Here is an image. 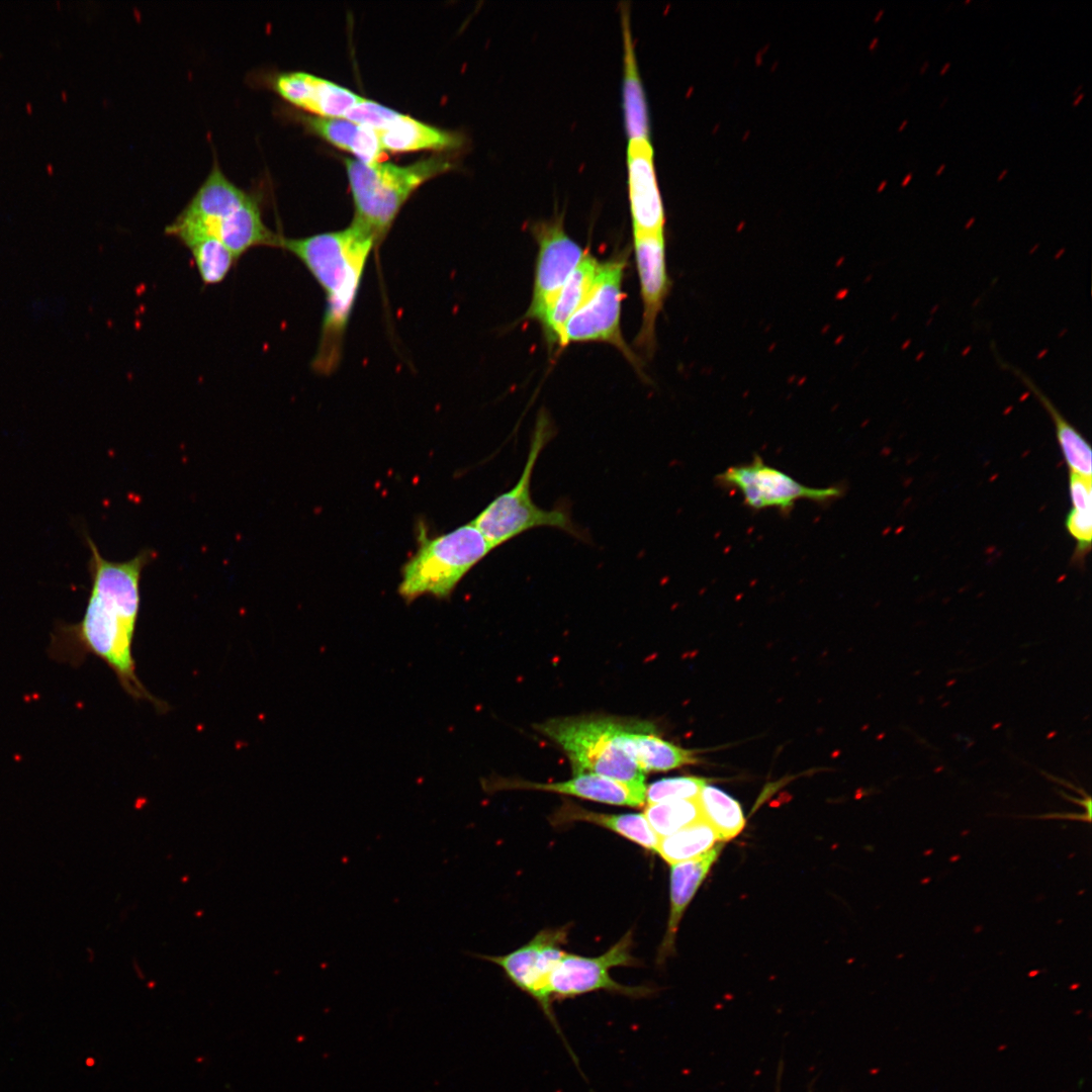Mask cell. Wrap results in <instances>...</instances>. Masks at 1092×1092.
Masks as SVG:
<instances>
[{"label":"cell","mask_w":1092,"mask_h":1092,"mask_svg":"<svg viewBox=\"0 0 1092 1092\" xmlns=\"http://www.w3.org/2000/svg\"><path fill=\"white\" fill-rule=\"evenodd\" d=\"M944 169H945V164H941V165H940V166H939V167L937 168V170H936V172H935V175H936V176H939V175H941V173L943 172V170H944Z\"/></svg>","instance_id":"8d00e7d4"},{"label":"cell","mask_w":1092,"mask_h":1092,"mask_svg":"<svg viewBox=\"0 0 1092 1092\" xmlns=\"http://www.w3.org/2000/svg\"><path fill=\"white\" fill-rule=\"evenodd\" d=\"M1007 173H1008V169H1004V170H1003V171H1002V172H1001V173L999 174V176H998V178H997V181H998V182L1002 181V180L1004 179V177L1006 176V174H1007Z\"/></svg>","instance_id":"d590c367"},{"label":"cell","mask_w":1092,"mask_h":1092,"mask_svg":"<svg viewBox=\"0 0 1092 1092\" xmlns=\"http://www.w3.org/2000/svg\"><path fill=\"white\" fill-rule=\"evenodd\" d=\"M1082 88H1083V85H1079V86H1078V87H1077V88L1075 89V91L1073 92V95H1074V96H1077V95H1078V93H1079V91H1080V90H1081Z\"/></svg>","instance_id":"f35d334b"},{"label":"cell","mask_w":1092,"mask_h":1092,"mask_svg":"<svg viewBox=\"0 0 1092 1092\" xmlns=\"http://www.w3.org/2000/svg\"><path fill=\"white\" fill-rule=\"evenodd\" d=\"M377 134L382 149L395 153L455 149L463 143L457 132L431 126L403 114Z\"/></svg>","instance_id":"7402d4cb"},{"label":"cell","mask_w":1092,"mask_h":1092,"mask_svg":"<svg viewBox=\"0 0 1092 1092\" xmlns=\"http://www.w3.org/2000/svg\"><path fill=\"white\" fill-rule=\"evenodd\" d=\"M716 479L720 485L740 492L744 504L755 511L777 509L788 514L800 499L826 504L842 494L839 486H806L782 470L767 465L758 455L747 464L728 467Z\"/></svg>","instance_id":"9c48e42d"},{"label":"cell","mask_w":1092,"mask_h":1092,"mask_svg":"<svg viewBox=\"0 0 1092 1092\" xmlns=\"http://www.w3.org/2000/svg\"><path fill=\"white\" fill-rule=\"evenodd\" d=\"M627 172L633 234H664V208L649 139L629 140Z\"/></svg>","instance_id":"5bb4252c"},{"label":"cell","mask_w":1092,"mask_h":1092,"mask_svg":"<svg viewBox=\"0 0 1092 1092\" xmlns=\"http://www.w3.org/2000/svg\"><path fill=\"white\" fill-rule=\"evenodd\" d=\"M530 230L538 244V254L533 295L526 317L541 323L558 292L587 252L565 233L562 215L536 221Z\"/></svg>","instance_id":"7c38bea8"},{"label":"cell","mask_w":1092,"mask_h":1092,"mask_svg":"<svg viewBox=\"0 0 1092 1092\" xmlns=\"http://www.w3.org/2000/svg\"><path fill=\"white\" fill-rule=\"evenodd\" d=\"M912 178H913V173L912 172L907 173L906 176L902 180L901 186L906 187L910 183Z\"/></svg>","instance_id":"1f68e13d"},{"label":"cell","mask_w":1092,"mask_h":1092,"mask_svg":"<svg viewBox=\"0 0 1092 1092\" xmlns=\"http://www.w3.org/2000/svg\"><path fill=\"white\" fill-rule=\"evenodd\" d=\"M626 266L627 256L624 254L601 263L588 297L564 327L559 348L571 343H609L639 369L638 359L624 341L620 328Z\"/></svg>","instance_id":"ba28073f"},{"label":"cell","mask_w":1092,"mask_h":1092,"mask_svg":"<svg viewBox=\"0 0 1092 1092\" xmlns=\"http://www.w3.org/2000/svg\"><path fill=\"white\" fill-rule=\"evenodd\" d=\"M633 247L643 303L642 325L635 343L652 354L656 318L671 286L666 268L664 234H633Z\"/></svg>","instance_id":"4fadbf2b"},{"label":"cell","mask_w":1092,"mask_h":1092,"mask_svg":"<svg viewBox=\"0 0 1092 1092\" xmlns=\"http://www.w3.org/2000/svg\"><path fill=\"white\" fill-rule=\"evenodd\" d=\"M567 932L566 926L541 930L528 943L504 956L472 953L500 967L512 983L531 996L563 1042L566 1040L553 1012L548 979L564 953Z\"/></svg>","instance_id":"30bf717a"},{"label":"cell","mask_w":1092,"mask_h":1092,"mask_svg":"<svg viewBox=\"0 0 1092 1092\" xmlns=\"http://www.w3.org/2000/svg\"><path fill=\"white\" fill-rule=\"evenodd\" d=\"M483 788L487 792L513 789L546 791L629 807H642L645 804L646 791V786L631 785L594 774L575 775L568 781L547 784L497 779L484 782Z\"/></svg>","instance_id":"9a60e30c"},{"label":"cell","mask_w":1092,"mask_h":1092,"mask_svg":"<svg viewBox=\"0 0 1092 1092\" xmlns=\"http://www.w3.org/2000/svg\"><path fill=\"white\" fill-rule=\"evenodd\" d=\"M184 245L191 253L201 281L206 285L223 281L238 260L226 246L214 238H196Z\"/></svg>","instance_id":"4316f807"},{"label":"cell","mask_w":1092,"mask_h":1092,"mask_svg":"<svg viewBox=\"0 0 1092 1092\" xmlns=\"http://www.w3.org/2000/svg\"><path fill=\"white\" fill-rule=\"evenodd\" d=\"M720 841L717 832L705 820L695 822L678 831L659 837L655 851L669 864L696 858Z\"/></svg>","instance_id":"484cf974"},{"label":"cell","mask_w":1092,"mask_h":1092,"mask_svg":"<svg viewBox=\"0 0 1092 1092\" xmlns=\"http://www.w3.org/2000/svg\"><path fill=\"white\" fill-rule=\"evenodd\" d=\"M964 3L969 4V3H971V0H966Z\"/></svg>","instance_id":"b9f144b4"},{"label":"cell","mask_w":1092,"mask_h":1092,"mask_svg":"<svg viewBox=\"0 0 1092 1092\" xmlns=\"http://www.w3.org/2000/svg\"><path fill=\"white\" fill-rule=\"evenodd\" d=\"M907 123H908V120H907V119H904V120L902 121L901 125L899 126L898 130H899V131L903 130V128H904V127H905V126L907 125Z\"/></svg>","instance_id":"74e56055"},{"label":"cell","mask_w":1092,"mask_h":1092,"mask_svg":"<svg viewBox=\"0 0 1092 1092\" xmlns=\"http://www.w3.org/2000/svg\"><path fill=\"white\" fill-rule=\"evenodd\" d=\"M307 127L332 145L348 151L365 164L381 162L383 149L378 134L370 127L346 118L305 117Z\"/></svg>","instance_id":"ffe728a7"},{"label":"cell","mask_w":1092,"mask_h":1092,"mask_svg":"<svg viewBox=\"0 0 1092 1092\" xmlns=\"http://www.w3.org/2000/svg\"><path fill=\"white\" fill-rule=\"evenodd\" d=\"M1066 528L1077 542V553L1084 555L1091 547L1092 508H1072L1066 519Z\"/></svg>","instance_id":"4dcf8cb0"},{"label":"cell","mask_w":1092,"mask_h":1092,"mask_svg":"<svg viewBox=\"0 0 1092 1092\" xmlns=\"http://www.w3.org/2000/svg\"><path fill=\"white\" fill-rule=\"evenodd\" d=\"M373 235L356 222L346 229L303 238H281L280 247L306 267L325 292L322 333L313 366L330 373L340 362L344 335L356 303Z\"/></svg>","instance_id":"7a4b0ae2"},{"label":"cell","mask_w":1092,"mask_h":1092,"mask_svg":"<svg viewBox=\"0 0 1092 1092\" xmlns=\"http://www.w3.org/2000/svg\"><path fill=\"white\" fill-rule=\"evenodd\" d=\"M629 737L634 759L644 772L665 771L697 762L694 751L662 739L648 722L632 721Z\"/></svg>","instance_id":"603a6c76"},{"label":"cell","mask_w":1092,"mask_h":1092,"mask_svg":"<svg viewBox=\"0 0 1092 1092\" xmlns=\"http://www.w3.org/2000/svg\"><path fill=\"white\" fill-rule=\"evenodd\" d=\"M947 100H948V98H947V97H944L943 101H942V102L940 103V106H943V105H944V103H945V102H946Z\"/></svg>","instance_id":"ab89813d"},{"label":"cell","mask_w":1092,"mask_h":1092,"mask_svg":"<svg viewBox=\"0 0 1092 1092\" xmlns=\"http://www.w3.org/2000/svg\"><path fill=\"white\" fill-rule=\"evenodd\" d=\"M1084 96H1085V94H1084V93H1080V94H1078V95L1076 96L1075 100L1073 101V106H1074V107L1078 106V105H1079V103H1080V102H1081V101L1083 100Z\"/></svg>","instance_id":"d6a6232c"},{"label":"cell","mask_w":1092,"mask_h":1092,"mask_svg":"<svg viewBox=\"0 0 1092 1092\" xmlns=\"http://www.w3.org/2000/svg\"><path fill=\"white\" fill-rule=\"evenodd\" d=\"M554 824L583 821L607 828L619 835L655 850L659 836L653 831L644 814H608L586 810L571 802H564L551 818Z\"/></svg>","instance_id":"44dd1931"},{"label":"cell","mask_w":1092,"mask_h":1092,"mask_svg":"<svg viewBox=\"0 0 1092 1092\" xmlns=\"http://www.w3.org/2000/svg\"><path fill=\"white\" fill-rule=\"evenodd\" d=\"M632 942V931H628L599 957L587 958L564 951L548 979V992L552 1001L598 990L630 997L648 995L651 992L649 988L622 985L609 974L613 967L638 966V961L631 953Z\"/></svg>","instance_id":"8fae6325"},{"label":"cell","mask_w":1092,"mask_h":1092,"mask_svg":"<svg viewBox=\"0 0 1092 1092\" xmlns=\"http://www.w3.org/2000/svg\"><path fill=\"white\" fill-rule=\"evenodd\" d=\"M362 97L311 74L300 72L290 88V103L321 117L343 118Z\"/></svg>","instance_id":"d6986e66"},{"label":"cell","mask_w":1092,"mask_h":1092,"mask_svg":"<svg viewBox=\"0 0 1092 1092\" xmlns=\"http://www.w3.org/2000/svg\"><path fill=\"white\" fill-rule=\"evenodd\" d=\"M721 848L722 845L717 844L696 858L672 864L670 871V914L659 952L662 960L671 951L681 916L712 864L717 859Z\"/></svg>","instance_id":"ac0fdd59"},{"label":"cell","mask_w":1092,"mask_h":1092,"mask_svg":"<svg viewBox=\"0 0 1092 1092\" xmlns=\"http://www.w3.org/2000/svg\"><path fill=\"white\" fill-rule=\"evenodd\" d=\"M87 542L91 550L92 586L83 618L75 624L57 625L49 654L73 666L80 665L87 655L99 657L114 672L129 697L148 701L158 712L164 713L169 706L142 684L132 656L141 605V576L155 553L145 549L129 560L115 562L105 559L88 537Z\"/></svg>","instance_id":"6da1fadb"},{"label":"cell","mask_w":1092,"mask_h":1092,"mask_svg":"<svg viewBox=\"0 0 1092 1092\" xmlns=\"http://www.w3.org/2000/svg\"><path fill=\"white\" fill-rule=\"evenodd\" d=\"M643 814L659 837L703 820L697 799L649 804Z\"/></svg>","instance_id":"83f0119b"},{"label":"cell","mask_w":1092,"mask_h":1092,"mask_svg":"<svg viewBox=\"0 0 1092 1092\" xmlns=\"http://www.w3.org/2000/svg\"><path fill=\"white\" fill-rule=\"evenodd\" d=\"M600 265L601 262L587 252L560 289L546 315L541 321L543 334L550 348L560 347L564 327L571 315L588 297Z\"/></svg>","instance_id":"2e32d148"},{"label":"cell","mask_w":1092,"mask_h":1092,"mask_svg":"<svg viewBox=\"0 0 1092 1092\" xmlns=\"http://www.w3.org/2000/svg\"><path fill=\"white\" fill-rule=\"evenodd\" d=\"M928 66H929V62H928V61H925V62L923 63V65L921 66V68H920V70H919V73H920L921 75H922V74H924V73H925V71L927 70Z\"/></svg>","instance_id":"e575fe53"},{"label":"cell","mask_w":1092,"mask_h":1092,"mask_svg":"<svg viewBox=\"0 0 1092 1092\" xmlns=\"http://www.w3.org/2000/svg\"><path fill=\"white\" fill-rule=\"evenodd\" d=\"M181 243L214 238L239 259L256 247H280V236L263 221L259 201L213 166L195 194L166 228Z\"/></svg>","instance_id":"3957f363"},{"label":"cell","mask_w":1092,"mask_h":1092,"mask_svg":"<svg viewBox=\"0 0 1092 1092\" xmlns=\"http://www.w3.org/2000/svg\"><path fill=\"white\" fill-rule=\"evenodd\" d=\"M708 781L698 777L665 778L646 787L645 802L657 804L677 800L697 799Z\"/></svg>","instance_id":"f1b7e54d"},{"label":"cell","mask_w":1092,"mask_h":1092,"mask_svg":"<svg viewBox=\"0 0 1092 1092\" xmlns=\"http://www.w3.org/2000/svg\"><path fill=\"white\" fill-rule=\"evenodd\" d=\"M949 68H950V63L949 62L945 63L943 65V67L941 68V70L939 72V75L943 76L949 70Z\"/></svg>","instance_id":"836d02e7"},{"label":"cell","mask_w":1092,"mask_h":1092,"mask_svg":"<svg viewBox=\"0 0 1092 1092\" xmlns=\"http://www.w3.org/2000/svg\"><path fill=\"white\" fill-rule=\"evenodd\" d=\"M355 205L354 222L369 231L379 243L411 194L427 180L452 167L449 160L434 156L411 165L345 160Z\"/></svg>","instance_id":"5b68a950"},{"label":"cell","mask_w":1092,"mask_h":1092,"mask_svg":"<svg viewBox=\"0 0 1092 1092\" xmlns=\"http://www.w3.org/2000/svg\"><path fill=\"white\" fill-rule=\"evenodd\" d=\"M622 3L623 112L629 140L649 139L648 108L641 82L630 25V10Z\"/></svg>","instance_id":"e0dca14e"},{"label":"cell","mask_w":1092,"mask_h":1092,"mask_svg":"<svg viewBox=\"0 0 1092 1092\" xmlns=\"http://www.w3.org/2000/svg\"><path fill=\"white\" fill-rule=\"evenodd\" d=\"M1007 369L1010 370L1023 385L1028 388V390H1030L1052 418L1056 428L1057 439L1070 472L1091 478L1092 452L1089 443L1082 437L1076 428L1064 418L1056 405L1028 375L1011 365H1008Z\"/></svg>","instance_id":"cb8c5ba5"},{"label":"cell","mask_w":1092,"mask_h":1092,"mask_svg":"<svg viewBox=\"0 0 1092 1092\" xmlns=\"http://www.w3.org/2000/svg\"><path fill=\"white\" fill-rule=\"evenodd\" d=\"M400 114L375 101L361 98L346 112L343 118L379 132L389 127Z\"/></svg>","instance_id":"f546056e"},{"label":"cell","mask_w":1092,"mask_h":1092,"mask_svg":"<svg viewBox=\"0 0 1092 1092\" xmlns=\"http://www.w3.org/2000/svg\"><path fill=\"white\" fill-rule=\"evenodd\" d=\"M697 801L703 820L714 828L721 841L734 838L744 828L740 804L725 791L706 784Z\"/></svg>","instance_id":"d4e9b609"},{"label":"cell","mask_w":1092,"mask_h":1092,"mask_svg":"<svg viewBox=\"0 0 1092 1092\" xmlns=\"http://www.w3.org/2000/svg\"><path fill=\"white\" fill-rule=\"evenodd\" d=\"M555 436V427L546 412H540L531 436L527 459L516 484L497 495L471 522L494 548L536 528H553L580 541L587 534L572 521L565 507L546 510L538 507L531 496V479L537 460Z\"/></svg>","instance_id":"277c9868"},{"label":"cell","mask_w":1092,"mask_h":1092,"mask_svg":"<svg viewBox=\"0 0 1092 1092\" xmlns=\"http://www.w3.org/2000/svg\"><path fill=\"white\" fill-rule=\"evenodd\" d=\"M886 184H887V182H886V181H884V182H883V183L881 184V186H880V190H881V189H883V188H884V186H886Z\"/></svg>","instance_id":"60d3db41"},{"label":"cell","mask_w":1092,"mask_h":1092,"mask_svg":"<svg viewBox=\"0 0 1092 1092\" xmlns=\"http://www.w3.org/2000/svg\"><path fill=\"white\" fill-rule=\"evenodd\" d=\"M628 725L629 721L607 717H566L536 727L562 748L574 775L594 774L645 786V772L626 749Z\"/></svg>","instance_id":"8992f818"},{"label":"cell","mask_w":1092,"mask_h":1092,"mask_svg":"<svg viewBox=\"0 0 1092 1092\" xmlns=\"http://www.w3.org/2000/svg\"><path fill=\"white\" fill-rule=\"evenodd\" d=\"M492 549L471 522L422 541L417 553L402 568L398 593L407 602L426 594L446 599L463 576Z\"/></svg>","instance_id":"52a82bcc"}]
</instances>
